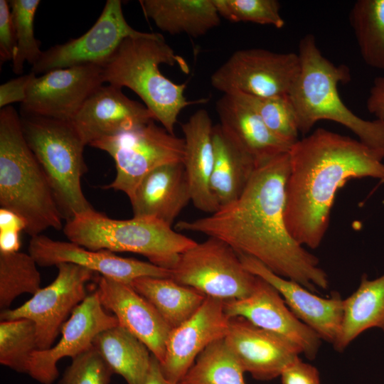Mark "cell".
<instances>
[{
    "mask_svg": "<svg viewBox=\"0 0 384 384\" xmlns=\"http://www.w3.org/2000/svg\"><path fill=\"white\" fill-rule=\"evenodd\" d=\"M288 153L257 166L238 199L207 216L180 220L174 229L220 239L237 253L252 257L279 276L318 292L328 289V275L319 258L294 239L284 220Z\"/></svg>",
    "mask_w": 384,
    "mask_h": 384,
    "instance_id": "obj_1",
    "label": "cell"
},
{
    "mask_svg": "<svg viewBox=\"0 0 384 384\" xmlns=\"http://www.w3.org/2000/svg\"><path fill=\"white\" fill-rule=\"evenodd\" d=\"M284 220L294 239L311 249L321 243L339 188L353 178L384 181L383 159L359 140L318 128L290 148Z\"/></svg>",
    "mask_w": 384,
    "mask_h": 384,
    "instance_id": "obj_2",
    "label": "cell"
},
{
    "mask_svg": "<svg viewBox=\"0 0 384 384\" xmlns=\"http://www.w3.org/2000/svg\"><path fill=\"white\" fill-rule=\"evenodd\" d=\"M161 64L178 66L184 73L189 72L186 60L175 53L160 33L127 38L102 66L103 77L110 85L120 89L127 87L134 92L155 120L174 134L181 110L206 100H188L184 95L186 84H177L165 77L159 70Z\"/></svg>",
    "mask_w": 384,
    "mask_h": 384,
    "instance_id": "obj_3",
    "label": "cell"
},
{
    "mask_svg": "<svg viewBox=\"0 0 384 384\" xmlns=\"http://www.w3.org/2000/svg\"><path fill=\"white\" fill-rule=\"evenodd\" d=\"M298 55L300 73L288 95L295 110L299 132L307 134L317 121H334L353 132L383 160L384 122L361 118L339 96L338 84L351 80L347 66L336 65L326 58L312 34L301 39Z\"/></svg>",
    "mask_w": 384,
    "mask_h": 384,
    "instance_id": "obj_4",
    "label": "cell"
},
{
    "mask_svg": "<svg viewBox=\"0 0 384 384\" xmlns=\"http://www.w3.org/2000/svg\"><path fill=\"white\" fill-rule=\"evenodd\" d=\"M0 206L25 220V232L31 237L62 228L63 218L50 185L11 105L0 111Z\"/></svg>",
    "mask_w": 384,
    "mask_h": 384,
    "instance_id": "obj_5",
    "label": "cell"
},
{
    "mask_svg": "<svg viewBox=\"0 0 384 384\" xmlns=\"http://www.w3.org/2000/svg\"><path fill=\"white\" fill-rule=\"evenodd\" d=\"M63 233L70 242L88 250L139 254L169 270L197 242L155 218L117 220L94 208L67 220Z\"/></svg>",
    "mask_w": 384,
    "mask_h": 384,
    "instance_id": "obj_6",
    "label": "cell"
},
{
    "mask_svg": "<svg viewBox=\"0 0 384 384\" xmlns=\"http://www.w3.org/2000/svg\"><path fill=\"white\" fill-rule=\"evenodd\" d=\"M25 139L43 168L63 219L93 208L85 198L81 178L87 171L86 146L71 122L21 116Z\"/></svg>",
    "mask_w": 384,
    "mask_h": 384,
    "instance_id": "obj_7",
    "label": "cell"
},
{
    "mask_svg": "<svg viewBox=\"0 0 384 384\" xmlns=\"http://www.w3.org/2000/svg\"><path fill=\"white\" fill-rule=\"evenodd\" d=\"M90 146L108 153L114 159L116 175L106 188L132 197L142 178L156 168L183 161V138L171 134L151 120L112 137L93 142Z\"/></svg>",
    "mask_w": 384,
    "mask_h": 384,
    "instance_id": "obj_8",
    "label": "cell"
},
{
    "mask_svg": "<svg viewBox=\"0 0 384 384\" xmlns=\"http://www.w3.org/2000/svg\"><path fill=\"white\" fill-rule=\"evenodd\" d=\"M171 278L206 297L225 301L249 296L257 277L245 269L231 246L208 237L180 255Z\"/></svg>",
    "mask_w": 384,
    "mask_h": 384,
    "instance_id": "obj_9",
    "label": "cell"
},
{
    "mask_svg": "<svg viewBox=\"0 0 384 384\" xmlns=\"http://www.w3.org/2000/svg\"><path fill=\"white\" fill-rule=\"evenodd\" d=\"M301 69L298 53L262 48L239 50L211 75L210 83L224 95L259 97L289 95Z\"/></svg>",
    "mask_w": 384,
    "mask_h": 384,
    "instance_id": "obj_10",
    "label": "cell"
},
{
    "mask_svg": "<svg viewBox=\"0 0 384 384\" xmlns=\"http://www.w3.org/2000/svg\"><path fill=\"white\" fill-rule=\"evenodd\" d=\"M58 274L48 286L15 309L1 311V320L27 319L36 326L38 350L53 346L63 324L86 298V284L92 278L90 270L73 263L55 266Z\"/></svg>",
    "mask_w": 384,
    "mask_h": 384,
    "instance_id": "obj_11",
    "label": "cell"
},
{
    "mask_svg": "<svg viewBox=\"0 0 384 384\" xmlns=\"http://www.w3.org/2000/svg\"><path fill=\"white\" fill-rule=\"evenodd\" d=\"M122 4L120 0H107L100 16L86 33L43 51L31 72L44 74L88 64L102 67L124 39L149 36L151 33L137 31L127 23Z\"/></svg>",
    "mask_w": 384,
    "mask_h": 384,
    "instance_id": "obj_12",
    "label": "cell"
},
{
    "mask_svg": "<svg viewBox=\"0 0 384 384\" xmlns=\"http://www.w3.org/2000/svg\"><path fill=\"white\" fill-rule=\"evenodd\" d=\"M102 67L88 64L35 76L21 104V116L72 122L86 100L105 82Z\"/></svg>",
    "mask_w": 384,
    "mask_h": 384,
    "instance_id": "obj_13",
    "label": "cell"
},
{
    "mask_svg": "<svg viewBox=\"0 0 384 384\" xmlns=\"http://www.w3.org/2000/svg\"><path fill=\"white\" fill-rule=\"evenodd\" d=\"M118 324L115 316L105 311L95 290L63 324L60 341L33 353L28 374L41 384H53L59 375L57 363L60 359L78 356L92 346L97 334Z\"/></svg>",
    "mask_w": 384,
    "mask_h": 384,
    "instance_id": "obj_14",
    "label": "cell"
},
{
    "mask_svg": "<svg viewBox=\"0 0 384 384\" xmlns=\"http://www.w3.org/2000/svg\"><path fill=\"white\" fill-rule=\"evenodd\" d=\"M224 309L229 318L243 317L286 338L309 360H314L319 351L320 337L293 314L273 286L259 277L249 296L224 301Z\"/></svg>",
    "mask_w": 384,
    "mask_h": 384,
    "instance_id": "obj_15",
    "label": "cell"
},
{
    "mask_svg": "<svg viewBox=\"0 0 384 384\" xmlns=\"http://www.w3.org/2000/svg\"><path fill=\"white\" fill-rule=\"evenodd\" d=\"M28 253L41 267L73 263L129 284L142 277H171V270L149 262L122 257L105 250H88L73 242L55 240L42 234L31 237Z\"/></svg>",
    "mask_w": 384,
    "mask_h": 384,
    "instance_id": "obj_16",
    "label": "cell"
},
{
    "mask_svg": "<svg viewBox=\"0 0 384 384\" xmlns=\"http://www.w3.org/2000/svg\"><path fill=\"white\" fill-rule=\"evenodd\" d=\"M229 321L224 300L207 297L191 317L171 330L164 358L160 363L164 377L172 383H181L199 354L225 337Z\"/></svg>",
    "mask_w": 384,
    "mask_h": 384,
    "instance_id": "obj_17",
    "label": "cell"
},
{
    "mask_svg": "<svg viewBox=\"0 0 384 384\" xmlns=\"http://www.w3.org/2000/svg\"><path fill=\"white\" fill-rule=\"evenodd\" d=\"M225 342L244 372L271 380L300 359V350L286 338L261 329L241 316L230 318Z\"/></svg>",
    "mask_w": 384,
    "mask_h": 384,
    "instance_id": "obj_18",
    "label": "cell"
},
{
    "mask_svg": "<svg viewBox=\"0 0 384 384\" xmlns=\"http://www.w3.org/2000/svg\"><path fill=\"white\" fill-rule=\"evenodd\" d=\"M102 306L161 363L171 330L157 310L130 284L101 276L95 289Z\"/></svg>",
    "mask_w": 384,
    "mask_h": 384,
    "instance_id": "obj_19",
    "label": "cell"
},
{
    "mask_svg": "<svg viewBox=\"0 0 384 384\" xmlns=\"http://www.w3.org/2000/svg\"><path fill=\"white\" fill-rule=\"evenodd\" d=\"M238 255L247 270L278 291L300 321L322 341L334 343L343 317V299L338 292H332L328 297L317 296L298 282L275 274L257 260L242 254Z\"/></svg>",
    "mask_w": 384,
    "mask_h": 384,
    "instance_id": "obj_20",
    "label": "cell"
},
{
    "mask_svg": "<svg viewBox=\"0 0 384 384\" xmlns=\"http://www.w3.org/2000/svg\"><path fill=\"white\" fill-rule=\"evenodd\" d=\"M155 120L147 107L112 85H101L86 100L71 122L85 145Z\"/></svg>",
    "mask_w": 384,
    "mask_h": 384,
    "instance_id": "obj_21",
    "label": "cell"
},
{
    "mask_svg": "<svg viewBox=\"0 0 384 384\" xmlns=\"http://www.w3.org/2000/svg\"><path fill=\"white\" fill-rule=\"evenodd\" d=\"M133 217L151 218L171 226L191 201L182 161L160 166L146 174L129 198Z\"/></svg>",
    "mask_w": 384,
    "mask_h": 384,
    "instance_id": "obj_22",
    "label": "cell"
},
{
    "mask_svg": "<svg viewBox=\"0 0 384 384\" xmlns=\"http://www.w3.org/2000/svg\"><path fill=\"white\" fill-rule=\"evenodd\" d=\"M220 125L254 159L256 167L288 153L292 145L274 134L240 95H223L216 102Z\"/></svg>",
    "mask_w": 384,
    "mask_h": 384,
    "instance_id": "obj_23",
    "label": "cell"
},
{
    "mask_svg": "<svg viewBox=\"0 0 384 384\" xmlns=\"http://www.w3.org/2000/svg\"><path fill=\"white\" fill-rule=\"evenodd\" d=\"M184 140L183 164L191 201L198 210L211 214L220 208L210 188L214 164L213 126L208 112L200 109L181 124Z\"/></svg>",
    "mask_w": 384,
    "mask_h": 384,
    "instance_id": "obj_24",
    "label": "cell"
},
{
    "mask_svg": "<svg viewBox=\"0 0 384 384\" xmlns=\"http://www.w3.org/2000/svg\"><path fill=\"white\" fill-rule=\"evenodd\" d=\"M214 164L210 188L220 207L238 199L256 169L254 159L218 124L213 126Z\"/></svg>",
    "mask_w": 384,
    "mask_h": 384,
    "instance_id": "obj_25",
    "label": "cell"
},
{
    "mask_svg": "<svg viewBox=\"0 0 384 384\" xmlns=\"http://www.w3.org/2000/svg\"><path fill=\"white\" fill-rule=\"evenodd\" d=\"M372 328L384 332V274L374 279L363 274L358 288L343 299L342 321L334 348L344 351L363 332Z\"/></svg>",
    "mask_w": 384,
    "mask_h": 384,
    "instance_id": "obj_26",
    "label": "cell"
},
{
    "mask_svg": "<svg viewBox=\"0 0 384 384\" xmlns=\"http://www.w3.org/2000/svg\"><path fill=\"white\" fill-rule=\"evenodd\" d=\"M144 14L157 28L171 35L193 38L219 26L220 15L213 0H141Z\"/></svg>",
    "mask_w": 384,
    "mask_h": 384,
    "instance_id": "obj_27",
    "label": "cell"
},
{
    "mask_svg": "<svg viewBox=\"0 0 384 384\" xmlns=\"http://www.w3.org/2000/svg\"><path fill=\"white\" fill-rule=\"evenodd\" d=\"M113 374L127 384H144L151 360L147 346L119 324L100 332L92 342Z\"/></svg>",
    "mask_w": 384,
    "mask_h": 384,
    "instance_id": "obj_28",
    "label": "cell"
},
{
    "mask_svg": "<svg viewBox=\"0 0 384 384\" xmlns=\"http://www.w3.org/2000/svg\"><path fill=\"white\" fill-rule=\"evenodd\" d=\"M130 285L153 305L171 329L191 317L207 297L171 277H142Z\"/></svg>",
    "mask_w": 384,
    "mask_h": 384,
    "instance_id": "obj_29",
    "label": "cell"
},
{
    "mask_svg": "<svg viewBox=\"0 0 384 384\" xmlns=\"http://www.w3.org/2000/svg\"><path fill=\"white\" fill-rule=\"evenodd\" d=\"M349 22L363 61L384 70V0L356 1Z\"/></svg>",
    "mask_w": 384,
    "mask_h": 384,
    "instance_id": "obj_30",
    "label": "cell"
},
{
    "mask_svg": "<svg viewBox=\"0 0 384 384\" xmlns=\"http://www.w3.org/2000/svg\"><path fill=\"white\" fill-rule=\"evenodd\" d=\"M244 370L224 338L205 348L181 384H245Z\"/></svg>",
    "mask_w": 384,
    "mask_h": 384,
    "instance_id": "obj_31",
    "label": "cell"
},
{
    "mask_svg": "<svg viewBox=\"0 0 384 384\" xmlns=\"http://www.w3.org/2000/svg\"><path fill=\"white\" fill-rule=\"evenodd\" d=\"M37 263L28 253L0 252V309H8L18 296L41 289Z\"/></svg>",
    "mask_w": 384,
    "mask_h": 384,
    "instance_id": "obj_32",
    "label": "cell"
},
{
    "mask_svg": "<svg viewBox=\"0 0 384 384\" xmlns=\"http://www.w3.org/2000/svg\"><path fill=\"white\" fill-rule=\"evenodd\" d=\"M36 350V329L32 321L1 320V365L17 373L28 374L31 356Z\"/></svg>",
    "mask_w": 384,
    "mask_h": 384,
    "instance_id": "obj_33",
    "label": "cell"
},
{
    "mask_svg": "<svg viewBox=\"0 0 384 384\" xmlns=\"http://www.w3.org/2000/svg\"><path fill=\"white\" fill-rule=\"evenodd\" d=\"M16 38V48L12 60V70L21 75L25 63L32 66L40 59L43 51L41 41L35 38L33 21L39 0L9 1Z\"/></svg>",
    "mask_w": 384,
    "mask_h": 384,
    "instance_id": "obj_34",
    "label": "cell"
},
{
    "mask_svg": "<svg viewBox=\"0 0 384 384\" xmlns=\"http://www.w3.org/2000/svg\"><path fill=\"white\" fill-rule=\"evenodd\" d=\"M236 95L242 96L267 127L280 139L291 145L299 140L297 118L288 95L270 97Z\"/></svg>",
    "mask_w": 384,
    "mask_h": 384,
    "instance_id": "obj_35",
    "label": "cell"
},
{
    "mask_svg": "<svg viewBox=\"0 0 384 384\" xmlns=\"http://www.w3.org/2000/svg\"><path fill=\"white\" fill-rule=\"evenodd\" d=\"M220 16L231 22H251L277 28L285 22L277 0H213Z\"/></svg>",
    "mask_w": 384,
    "mask_h": 384,
    "instance_id": "obj_36",
    "label": "cell"
},
{
    "mask_svg": "<svg viewBox=\"0 0 384 384\" xmlns=\"http://www.w3.org/2000/svg\"><path fill=\"white\" fill-rule=\"evenodd\" d=\"M113 373L92 346L72 359L58 384H110Z\"/></svg>",
    "mask_w": 384,
    "mask_h": 384,
    "instance_id": "obj_37",
    "label": "cell"
},
{
    "mask_svg": "<svg viewBox=\"0 0 384 384\" xmlns=\"http://www.w3.org/2000/svg\"><path fill=\"white\" fill-rule=\"evenodd\" d=\"M16 38L9 1L0 0V65L12 61Z\"/></svg>",
    "mask_w": 384,
    "mask_h": 384,
    "instance_id": "obj_38",
    "label": "cell"
},
{
    "mask_svg": "<svg viewBox=\"0 0 384 384\" xmlns=\"http://www.w3.org/2000/svg\"><path fill=\"white\" fill-rule=\"evenodd\" d=\"M36 75L31 71L28 74L21 75L1 84L0 86L1 109L13 102L21 104L26 99L29 84Z\"/></svg>",
    "mask_w": 384,
    "mask_h": 384,
    "instance_id": "obj_39",
    "label": "cell"
},
{
    "mask_svg": "<svg viewBox=\"0 0 384 384\" xmlns=\"http://www.w3.org/2000/svg\"><path fill=\"white\" fill-rule=\"evenodd\" d=\"M282 384H321L319 370L299 359L281 374Z\"/></svg>",
    "mask_w": 384,
    "mask_h": 384,
    "instance_id": "obj_40",
    "label": "cell"
},
{
    "mask_svg": "<svg viewBox=\"0 0 384 384\" xmlns=\"http://www.w3.org/2000/svg\"><path fill=\"white\" fill-rule=\"evenodd\" d=\"M368 111L384 122V76H378L373 80L367 99Z\"/></svg>",
    "mask_w": 384,
    "mask_h": 384,
    "instance_id": "obj_41",
    "label": "cell"
},
{
    "mask_svg": "<svg viewBox=\"0 0 384 384\" xmlns=\"http://www.w3.org/2000/svg\"><path fill=\"white\" fill-rule=\"evenodd\" d=\"M25 220L16 213L1 208L0 230H9L21 233L26 229Z\"/></svg>",
    "mask_w": 384,
    "mask_h": 384,
    "instance_id": "obj_42",
    "label": "cell"
},
{
    "mask_svg": "<svg viewBox=\"0 0 384 384\" xmlns=\"http://www.w3.org/2000/svg\"><path fill=\"white\" fill-rule=\"evenodd\" d=\"M21 247L20 233L0 230V252L14 253Z\"/></svg>",
    "mask_w": 384,
    "mask_h": 384,
    "instance_id": "obj_43",
    "label": "cell"
},
{
    "mask_svg": "<svg viewBox=\"0 0 384 384\" xmlns=\"http://www.w3.org/2000/svg\"><path fill=\"white\" fill-rule=\"evenodd\" d=\"M144 384H181L174 383L168 380L163 375L160 363L151 353V360L149 370Z\"/></svg>",
    "mask_w": 384,
    "mask_h": 384,
    "instance_id": "obj_44",
    "label": "cell"
}]
</instances>
